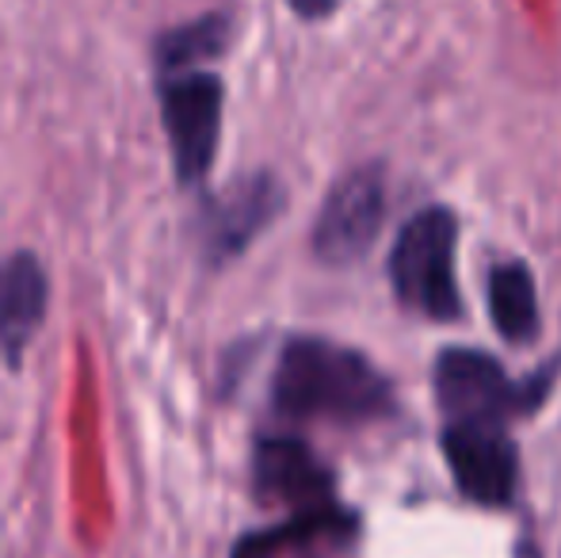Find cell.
Listing matches in <instances>:
<instances>
[{
  "instance_id": "cell-1",
  "label": "cell",
  "mask_w": 561,
  "mask_h": 558,
  "mask_svg": "<svg viewBox=\"0 0 561 558\" xmlns=\"http://www.w3.org/2000/svg\"><path fill=\"white\" fill-rule=\"evenodd\" d=\"M272 410L287 421L367 424L398 410L390 379L329 337H290L272 372Z\"/></svg>"
},
{
  "instance_id": "cell-2",
  "label": "cell",
  "mask_w": 561,
  "mask_h": 558,
  "mask_svg": "<svg viewBox=\"0 0 561 558\" xmlns=\"http://www.w3.org/2000/svg\"><path fill=\"white\" fill-rule=\"evenodd\" d=\"M390 283L405 310L428 321L462 318L458 291V215L450 207H424L401 226L390 249Z\"/></svg>"
},
{
  "instance_id": "cell-3",
  "label": "cell",
  "mask_w": 561,
  "mask_h": 558,
  "mask_svg": "<svg viewBox=\"0 0 561 558\" xmlns=\"http://www.w3.org/2000/svg\"><path fill=\"white\" fill-rule=\"evenodd\" d=\"M550 379H554V372H542V379L531 375V379L516 383L508 379V372L489 352L478 349H444L436 356V372H432V387H436V406L444 413V424H508L519 413L539 410Z\"/></svg>"
},
{
  "instance_id": "cell-4",
  "label": "cell",
  "mask_w": 561,
  "mask_h": 558,
  "mask_svg": "<svg viewBox=\"0 0 561 558\" xmlns=\"http://www.w3.org/2000/svg\"><path fill=\"white\" fill-rule=\"evenodd\" d=\"M226 84L210 69L161 73V123L172 149L180 187H199L210 176L222 141Z\"/></svg>"
},
{
  "instance_id": "cell-5",
  "label": "cell",
  "mask_w": 561,
  "mask_h": 558,
  "mask_svg": "<svg viewBox=\"0 0 561 558\" xmlns=\"http://www.w3.org/2000/svg\"><path fill=\"white\" fill-rule=\"evenodd\" d=\"M386 218V169L382 161H367L344 172L325 195L313 223V257L329 269H352L375 249Z\"/></svg>"
},
{
  "instance_id": "cell-6",
  "label": "cell",
  "mask_w": 561,
  "mask_h": 558,
  "mask_svg": "<svg viewBox=\"0 0 561 558\" xmlns=\"http://www.w3.org/2000/svg\"><path fill=\"white\" fill-rule=\"evenodd\" d=\"M439 447L450 478L466 501L481 509H508L519 490V447L508 424L458 421L444 424Z\"/></svg>"
},
{
  "instance_id": "cell-7",
  "label": "cell",
  "mask_w": 561,
  "mask_h": 558,
  "mask_svg": "<svg viewBox=\"0 0 561 558\" xmlns=\"http://www.w3.org/2000/svg\"><path fill=\"white\" fill-rule=\"evenodd\" d=\"M287 207V187L272 172H249L229 180L207 200L199 215V246L210 269H226L244 253Z\"/></svg>"
},
{
  "instance_id": "cell-8",
  "label": "cell",
  "mask_w": 561,
  "mask_h": 558,
  "mask_svg": "<svg viewBox=\"0 0 561 558\" xmlns=\"http://www.w3.org/2000/svg\"><path fill=\"white\" fill-rule=\"evenodd\" d=\"M252 493L260 505L306 513L336 501V475L302 436H260L252 444Z\"/></svg>"
},
{
  "instance_id": "cell-9",
  "label": "cell",
  "mask_w": 561,
  "mask_h": 558,
  "mask_svg": "<svg viewBox=\"0 0 561 558\" xmlns=\"http://www.w3.org/2000/svg\"><path fill=\"white\" fill-rule=\"evenodd\" d=\"M359 536V513L333 501V505L290 513L272 528L249 532L237 539L229 558H355Z\"/></svg>"
},
{
  "instance_id": "cell-10",
  "label": "cell",
  "mask_w": 561,
  "mask_h": 558,
  "mask_svg": "<svg viewBox=\"0 0 561 558\" xmlns=\"http://www.w3.org/2000/svg\"><path fill=\"white\" fill-rule=\"evenodd\" d=\"M50 306V280L31 249L0 257V360L20 367Z\"/></svg>"
},
{
  "instance_id": "cell-11",
  "label": "cell",
  "mask_w": 561,
  "mask_h": 558,
  "mask_svg": "<svg viewBox=\"0 0 561 558\" xmlns=\"http://www.w3.org/2000/svg\"><path fill=\"white\" fill-rule=\"evenodd\" d=\"M489 318L508 344H531L539 337V295L524 261H501L489 272Z\"/></svg>"
},
{
  "instance_id": "cell-12",
  "label": "cell",
  "mask_w": 561,
  "mask_h": 558,
  "mask_svg": "<svg viewBox=\"0 0 561 558\" xmlns=\"http://www.w3.org/2000/svg\"><path fill=\"white\" fill-rule=\"evenodd\" d=\"M229 38H233V20L226 12L195 15L187 23L161 31L153 46V58L161 73H180V69H199L203 61H215L226 54Z\"/></svg>"
}]
</instances>
